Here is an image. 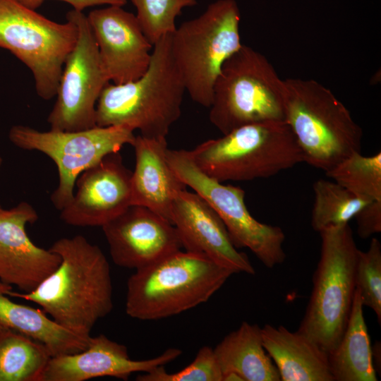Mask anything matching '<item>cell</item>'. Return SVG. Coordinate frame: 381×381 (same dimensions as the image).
<instances>
[{"instance_id":"1","label":"cell","mask_w":381,"mask_h":381,"mask_svg":"<svg viewBox=\"0 0 381 381\" xmlns=\"http://www.w3.org/2000/svg\"><path fill=\"white\" fill-rule=\"evenodd\" d=\"M49 250L61 258L58 267L32 291L10 290L6 295L36 303L60 325L90 334L113 309L109 262L99 247L81 235L59 238Z\"/></svg>"},{"instance_id":"2","label":"cell","mask_w":381,"mask_h":381,"mask_svg":"<svg viewBox=\"0 0 381 381\" xmlns=\"http://www.w3.org/2000/svg\"><path fill=\"white\" fill-rule=\"evenodd\" d=\"M171 35L157 41L145 73L123 84L108 83L96 104V126H119L150 138H167L180 118L186 92L173 60Z\"/></svg>"},{"instance_id":"3","label":"cell","mask_w":381,"mask_h":381,"mask_svg":"<svg viewBox=\"0 0 381 381\" xmlns=\"http://www.w3.org/2000/svg\"><path fill=\"white\" fill-rule=\"evenodd\" d=\"M233 274L205 255L178 250L130 276L126 313L141 320L176 315L207 302Z\"/></svg>"},{"instance_id":"4","label":"cell","mask_w":381,"mask_h":381,"mask_svg":"<svg viewBox=\"0 0 381 381\" xmlns=\"http://www.w3.org/2000/svg\"><path fill=\"white\" fill-rule=\"evenodd\" d=\"M284 83V121L304 162L326 172L361 152L362 129L329 88L313 79L288 78Z\"/></svg>"},{"instance_id":"5","label":"cell","mask_w":381,"mask_h":381,"mask_svg":"<svg viewBox=\"0 0 381 381\" xmlns=\"http://www.w3.org/2000/svg\"><path fill=\"white\" fill-rule=\"evenodd\" d=\"M189 152L203 173L222 183L268 178L304 162L284 121L241 126Z\"/></svg>"},{"instance_id":"6","label":"cell","mask_w":381,"mask_h":381,"mask_svg":"<svg viewBox=\"0 0 381 381\" xmlns=\"http://www.w3.org/2000/svg\"><path fill=\"white\" fill-rule=\"evenodd\" d=\"M319 234L320 259L298 331L329 353L340 341L349 318L359 249L349 224L328 227Z\"/></svg>"},{"instance_id":"7","label":"cell","mask_w":381,"mask_h":381,"mask_svg":"<svg viewBox=\"0 0 381 381\" xmlns=\"http://www.w3.org/2000/svg\"><path fill=\"white\" fill-rule=\"evenodd\" d=\"M285 90L268 59L242 44L215 81L210 121L223 135L246 125L284 121Z\"/></svg>"},{"instance_id":"8","label":"cell","mask_w":381,"mask_h":381,"mask_svg":"<svg viewBox=\"0 0 381 381\" xmlns=\"http://www.w3.org/2000/svg\"><path fill=\"white\" fill-rule=\"evenodd\" d=\"M241 13L235 0H217L171 35V52L186 92L210 108L223 64L242 46Z\"/></svg>"},{"instance_id":"9","label":"cell","mask_w":381,"mask_h":381,"mask_svg":"<svg viewBox=\"0 0 381 381\" xmlns=\"http://www.w3.org/2000/svg\"><path fill=\"white\" fill-rule=\"evenodd\" d=\"M53 21L17 0H0V48L9 51L31 71L37 95L56 97L65 61L78 38L77 25Z\"/></svg>"},{"instance_id":"10","label":"cell","mask_w":381,"mask_h":381,"mask_svg":"<svg viewBox=\"0 0 381 381\" xmlns=\"http://www.w3.org/2000/svg\"><path fill=\"white\" fill-rule=\"evenodd\" d=\"M10 141L27 150H37L51 158L57 167L59 183L51 195L54 207L61 210L72 200L75 181L87 169L107 155L132 145L133 131L119 126H95L77 131H40L23 125L9 131Z\"/></svg>"},{"instance_id":"11","label":"cell","mask_w":381,"mask_h":381,"mask_svg":"<svg viewBox=\"0 0 381 381\" xmlns=\"http://www.w3.org/2000/svg\"><path fill=\"white\" fill-rule=\"evenodd\" d=\"M167 158L177 177L217 213L236 248H248L267 268L284 261L283 230L261 223L250 214L242 188L224 185L206 175L195 165L189 150L168 149Z\"/></svg>"},{"instance_id":"12","label":"cell","mask_w":381,"mask_h":381,"mask_svg":"<svg viewBox=\"0 0 381 381\" xmlns=\"http://www.w3.org/2000/svg\"><path fill=\"white\" fill-rule=\"evenodd\" d=\"M67 13L77 25L78 38L65 61L47 122L53 131H77L97 126L96 104L109 82L87 15L74 9Z\"/></svg>"},{"instance_id":"13","label":"cell","mask_w":381,"mask_h":381,"mask_svg":"<svg viewBox=\"0 0 381 381\" xmlns=\"http://www.w3.org/2000/svg\"><path fill=\"white\" fill-rule=\"evenodd\" d=\"M108 81L123 84L140 78L151 60L153 45L136 16L123 6H109L87 15Z\"/></svg>"},{"instance_id":"14","label":"cell","mask_w":381,"mask_h":381,"mask_svg":"<svg viewBox=\"0 0 381 381\" xmlns=\"http://www.w3.org/2000/svg\"><path fill=\"white\" fill-rule=\"evenodd\" d=\"M131 176L119 152L107 155L79 175L61 219L74 226L102 227L132 205Z\"/></svg>"},{"instance_id":"15","label":"cell","mask_w":381,"mask_h":381,"mask_svg":"<svg viewBox=\"0 0 381 381\" xmlns=\"http://www.w3.org/2000/svg\"><path fill=\"white\" fill-rule=\"evenodd\" d=\"M117 266L138 270L181 250L174 225L150 209L131 205L102 226Z\"/></svg>"},{"instance_id":"16","label":"cell","mask_w":381,"mask_h":381,"mask_svg":"<svg viewBox=\"0 0 381 381\" xmlns=\"http://www.w3.org/2000/svg\"><path fill=\"white\" fill-rule=\"evenodd\" d=\"M170 222L185 250L205 255L234 273H255L248 257L232 243L217 213L196 193L184 189L176 193Z\"/></svg>"},{"instance_id":"17","label":"cell","mask_w":381,"mask_h":381,"mask_svg":"<svg viewBox=\"0 0 381 381\" xmlns=\"http://www.w3.org/2000/svg\"><path fill=\"white\" fill-rule=\"evenodd\" d=\"M37 219L27 202L8 210L0 205V281L24 293L35 289L61 262L58 254L35 245L28 236L27 224Z\"/></svg>"},{"instance_id":"18","label":"cell","mask_w":381,"mask_h":381,"mask_svg":"<svg viewBox=\"0 0 381 381\" xmlns=\"http://www.w3.org/2000/svg\"><path fill=\"white\" fill-rule=\"evenodd\" d=\"M182 351L170 348L146 360L131 359L127 347L104 334L90 338L87 347L73 354L52 357L40 381H85L109 376L127 380L135 373H148L174 361Z\"/></svg>"},{"instance_id":"19","label":"cell","mask_w":381,"mask_h":381,"mask_svg":"<svg viewBox=\"0 0 381 381\" xmlns=\"http://www.w3.org/2000/svg\"><path fill=\"white\" fill-rule=\"evenodd\" d=\"M131 145L135 156L131 176L132 205L146 207L170 222L173 200L186 186L167 161V138L138 135Z\"/></svg>"},{"instance_id":"20","label":"cell","mask_w":381,"mask_h":381,"mask_svg":"<svg viewBox=\"0 0 381 381\" xmlns=\"http://www.w3.org/2000/svg\"><path fill=\"white\" fill-rule=\"evenodd\" d=\"M265 349L282 381H334L328 353L305 334L281 325L261 328Z\"/></svg>"},{"instance_id":"21","label":"cell","mask_w":381,"mask_h":381,"mask_svg":"<svg viewBox=\"0 0 381 381\" xmlns=\"http://www.w3.org/2000/svg\"><path fill=\"white\" fill-rule=\"evenodd\" d=\"M8 291L0 289V326L42 343L52 357L73 354L87 347L90 334L66 328L42 310L13 302L6 296Z\"/></svg>"},{"instance_id":"22","label":"cell","mask_w":381,"mask_h":381,"mask_svg":"<svg viewBox=\"0 0 381 381\" xmlns=\"http://www.w3.org/2000/svg\"><path fill=\"white\" fill-rule=\"evenodd\" d=\"M223 377L238 375L242 381H279L278 370L264 348L261 328L243 322L213 349Z\"/></svg>"},{"instance_id":"23","label":"cell","mask_w":381,"mask_h":381,"mask_svg":"<svg viewBox=\"0 0 381 381\" xmlns=\"http://www.w3.org/2000/svg\"><path fill=\"white\" fill-rule=\"evenodd\" d=\"M363 308L361 296L356 289L345 331L337 346L328 353L334 381L378 380Z\"/></svg>"},{"instance_id":"24","label":"cell","mask_w":381,"mask_h":381,"mask_svg":"<svg viewBox=\"0 0 381 381\" xmlns=\"http://www.w3.org/2000/svg\"><path fill=\"white\" fill-rule=\"evenodd\" d=\"M52 357L42 343L0 326V381H40Z\"/></svg>"},{"instance_id":"25","label":"cell","mask_w":381,"mask_h":381,"mask_svg":"<svg viewBox=\"0 0 381 381\" xmlns=\"http://www.w3.org/2000/svg\"><path fill=\"white\" fill-rule=\"evenodd\" d=\"M313 192L311 225L318 233L328 227L349 224L358 211L370 202L356 196L334 181H316Z\"/></svg>"},{"instance_id":"26","label":"cell","mask_w":381,"mask_h":381,"mask_svg":"<svg viewBox=\"0 0 381 381\" xmlns=\"http://www.w3.org/2000/svg\"><path fill=\"white\" fill-rule=\"evenodd\" d=\"M334 181L367 201L381 200V152H354L325 172Z\"/></svg>"},{"instance_id":"27","label":"cell","mask_w":381,"mask_h":381,"mask_svg":"<svg viewBox=\"0 0 381 381\" xmlns=\"http://www.w3.org/2000/svg\"><path fill=\"white\" fill-rule=\"evenodd\" d=\"M136 8V18L154 45L162 37L176 29V18L183 8L197 5L196 0H131Z\"/></svg>"},{"instance_id":"28","label":"cell","mask_w":381,"mask_h":381,"mask_svg":"<svg viewBox=\"0 0 381 381\" xmlns=\"http://www.w3.org/2000/svg\"><path fill=\"white\" fill-rule=\"evenodd\" d=\"M355 286L363 306L375 313L381 323V244L373 238L367 251L359 250L355 268Z\"/></svg>"},{"instance_id":"29","label":"cell","mask_w":381,"mask_h":381,"mask_svg":"<svg viewBox=\"0 0 381 381\" xmlns=\"http://www.w3.org/2000/svg\"><path fill=\"white\" fill-rule=\"evenodd\" d=\"M138 381H222V373L213 349L204 346L194 360L176 373H167L164 365H160L148 373L137 376Z\"/></svg>"},{"instance_id":"30","label":"cell","mask_w":381,"mask_h":381,"mask_svg":"<svg viewBox=\"0 0 381 381\" xmlns=\"http://www.w3.org/2000/svg\"><path fill=\"white\" fill-rule=\"evenodd\" d=\"M357 233L360 238H367L381 231V200L367 203L355 216Z\"/></svg>"},{"instance_id":"31","label":"cell","mask_w":381,"mask_h":381,"mask_svg":"<svg viewBox=\"0 0 381 381\" xmlns=\"http://www.w3.org/2000/svg\"><path fill=\"white\" fill-rule=\"evenodd\" d=\"M25 6L37 10L45 0H17ZM70 4L73 9L83 11L85 8L92 6L108 5L123 6L127 0H59Z\"/></svg>"},{"instance_id":"32","label":"cell","mask_w":381,"mask_h":381,"mask_svg":"<svg viewBox=\"0 0 381 381\" xmlns=\"http://www.w3.org/2000/svg\"><path fill=\"white\" fill-rule=\"evenodd\" d=\"M0 289L10 291L12 289V286L6 284H4L0 281Z\"/></svg>"},{"instance_id":"33","label":"cell","mask_w":381,"mask_h":381,"mask_svg":"<svg viewBox=\"0 0 381 381\" xmlns=\"http://www.w3.org/2000/svg\"><path fill=\"white\" fill-rule=\"evenodd\" d=\"M1 164H2V158L0 157V168H1Z\"/></svg>"}]
</instances>
